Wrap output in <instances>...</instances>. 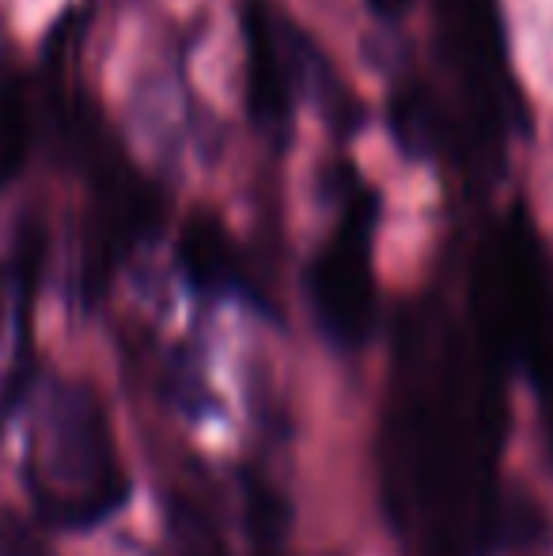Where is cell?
I'll use <instances>...</instances> for the list:
<instances>
[{"label": "cell", "mask_w": 553, "mask_h": 556, "mask_svg": "<svg viewBox=\"0 0 553 556\" xmlns=\"http://www.w3.org/2000/svg\"><path fill=\"white\" fill-rule=\"evenodd\" d=\"M243 99L247 117L266 144L285 152L296 129L300 65H296V20L274 0H243Z\"/></svg>", "instance_id": "cell-4"}, {"label": "cell", "mask_w": 553, "mask_h": 556, "mask_svg": "<svg viewBox=\"0 0 553 556\" xmlns=\"http://www.w3.org/2000/svg\"><path fill=\"white\" fill-rule=\"evenodd\" d=\"M387 125L402 155L436 160L451 155V114L443 96L420 76H399L387 99Z\"/></svg>", "instance_id": "cell-6"}, {"label": "cell", "mask_w": 553, "mask_h": 556, "mask_svg": "<svg viewBox=\"0 0 553 556\" xmlns=\"http://www.w3.org/2000/svg\"><path fill=\"white\" fill-rule=\"evenodd\" d=\"M23 477L35 515L58 530H96L129 504V473L96 390L80 382L53 387L42 440L30 446Z\"/></svg>", "instance_id": "cell-2"}, {"label": "cell", "mask_w": 553, "mask_h": 556, "mask_svg": "<svg viewBox=\"0 0 553 556\" xmlns=\"http://www.w3.org/2000/svg\"><path fill=\"white\" fill-rule=\"evenodd\" d=\"M0 556H50V549L23 515L4 511L0 515Z\"/></svg>", "instance_id": "cell-9"}, {"label": "cell", "mask_w": 553, "mask_h": 556, "mask_svg": "<svg viewBox=\"0 0 553 556\" xmlns=\"http://www.w3.org/2000/svg\"><path fill=\"white\" fill-rule=\"evenodd\" d=\"M38 137H42V125H38V103L30 96L27 76L0 61V193L23 175Z\"/></svg>", "instance_id": "cell-8"}, {"label": "cell", "mask_w": 553, "mask_h": 556, "mask_svg": "<svg viewBox=\"0 0 553 556\" xmlns=\"http://www.w3.org/2000/svg\"><path fill=\"white\" fill-rule=\"evenodd\" d=\"M0 61H4V53H0Z\"/></svg>", "instance_id": "cell-12"}, {"label": "cell", "mask_w": 553, "mask_h": 556, "mask_svg": "<svg viewBox=\"0 0 553 556\" xmlns=\"http://www.w3.org/2000/svg\"><path fill=\"white\" fill-rule=\"evenodd\" d=\"M436 58L451 96V160L470 182L493 186L508 140L527 132V99L508 61L501 0H436Z\"/></svg>", "instance_id": "cell-1"}, {"label": "cell", "mask_w": 553, "mask_h": 556, "mask_svg": "<svg viewBox=\"0 0 553 556\" xmlns=\"http://www.w3.org/2000/svg\"><path fill=\"white\" fill-rule=\"evenodd\" d=\"M323 186L338 205L330 239L307 265V300L318 330L338 349H361L376 330V273H372V231L379 198L349 160L323 170Z\"/></svg>", "instance_id": "cell-3"}, {"label": "cell", "mask_w": 553, "mask_h": 556, "mask_svg": "<svg viewBox=\"0 0 553 556\" xmlns=\"http://www.w3.org/2000/svg\"><path fill=\"white\" fill-rule=\"evenodd\" d=\"M296 65H300V99L311 103L323 117V125L330 129V137L338 144L353 140L356 132L368 125L364 103L356 99V91L345 84V76L338 73L330 58L323 53V46L296 23Z\"/></svg>", "instance_id": "cell-7"}, {"label": "cell", "mask_w": 553, "mask_h": 556, "mask_svg": "<svg viewBox=\"0 0 553 556\" xmlns=\"http://www.w3.org/2000/svg\"><path fill=\"white\" fill-rule=\"evenodd\" d=\"M368 4V12L376 15L379 23H387V27H394V23L406 20V12L414 8V0H364Z\"/></svg>", "instance_id": "cell-11"}, {"label": "cell", "mask_w": 553, "mask_h": 556, "mask_svg": "<svg viewBox=\"0 0 553 556\" xmlns=\"http://www.w3.org/2000/svg\"><path fill=\"white\" fill-rule=\"evenodd\" d=\"M527 375H531L535 390L542 397V413H546V432H550V443H553V337L539 349V356L527 364Z\"/></svg>", "instance_id": "cell-10"}, {"label": "cell", "mask_w": 553, "mask_h": 556, "mask_svg": "<svg viewBox=\"0 0 553 556\" xmlns=\"http://www.w3.org/2000/svg\"><path fill=\"white\" fill-rule=\"evenodd\" d=\"M178 273L205 300L262 303L239 242L213 213H193L178 235Z\"/></svg>", "instance_id": "cell-5"}]
</instances>
